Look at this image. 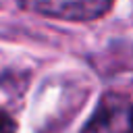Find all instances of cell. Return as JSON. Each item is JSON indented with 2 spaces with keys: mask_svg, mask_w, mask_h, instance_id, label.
<instances>
[{
  "mask_svg": "<svg viewBox=\"0 0 133 133\" xmlns=\"http://www.w3.org/2000/svg\"><path fill=\"white\" fill-rule=\"evenodd\" d=\"M81 133H133V102L118 94H106Z\"/></svg>",
  "mask_w": 133,
  "mask_h": 133,
  "instance_id": "cell-1",
  "label": "cell"
},
{
  "mask_svg": "<svg viewBox=\"0 0 133 133\" xmlns=\"http://www.w3.org/2000/svg\"><path fill=\"white\" fill-rule=\"evenodd\" d=\"M114 0H19V4L31 12L69 19V21H91L106 15Z\"/></svg>",
  "mask_w": 133,
  "mask_h": 133,
  "instance_id": "cell-2",
  "label": "cell"
},
{
  "mask_svg": "<svg viewBox=\"0 0 133 133\" xmlns=\"http://www.w3.org/2000/svg\"><path fill=\"white\" fill-rule=\"evenodd\" d=\"M0 133H15V123L4 110H0Z\"/></svg>",
  "mask_w": 133,
  "mask_h": 133,
  "instance_id": "cell-3",
  "label": "cell"
}]
</instances>
